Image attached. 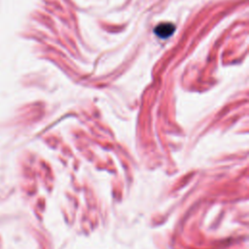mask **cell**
<instances>
[{
    "mask_svg": "<svg viewBox=\"0 0 249 249\" xmlns=\"http://www.w3.org/2000/svg\"><path fill=\"white\" fill-rule=\"evenodd\" d=\"M175 30V26L170 23V22H165V23H160L155 28V33L160 37V38H167L170 35L173 34Z\"/></svg>",
    "mask_w": 249,
    "mask_h": 249,
    "instance_id": "1",
    "label": "cell"
}]
</instances>
